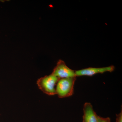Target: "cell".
Instances as JSON below:
<instances>
[{
    "label": "cell",
    "mask_w": 122,
    "mask_h": 122,
    "mask_svg": "<svg viewBox=\"0 0 122 122\" xmlns=\"http://www.w3.org/2000/svg\"><path fill=\"white\" fill-rule=\"evenodd\" d=\"M77 77L60 79L56 87V93L60 98L72 96L74 94V86Z\"/></svg>",
    "instance_id": "1"
},
{
    "label": "cell",
    "mask_w": 122,
    "mask_h": 122,
    "mask_svg": "<svg viewBox=\"0 0 122 122\" xmlns=\"http://www.w3.org/2000/svg\"><path fill=\"white\" fill-rule=\"evenodd\" d=\"M59 79L51 74L39 79L37 82L38 87L44 93L50 96L56 94V86Z\"/></svg>",
    "instance_id": "2"
},
{
    "label": "cell",
    "mask_w": 122,
    "mask_h": 122,
    "mask_svg": "<svg viewBox=\"0 0 122 122\" xmlns=\"http://www.w3.org/2000/svg\"><path fill=\"white\" fill-rule=\"evenodd\" d=\"M52 74L60 79L76 77L75 71L68 67L64 61L59 60L53 70Z\"/></svg>",
    "instance_id": "3"
},
{
    "label": "cell",
    "mask_w": 122,
    "mask_h": 122,
    "mask_svg": "<svg viewBox=\"0 0 122 122\" xmlns=\"http://www.w3.org/2000/svg\"><path fill=\"white\" fill-rule=\"evenodd\" d=\"M115 69L114 66L102 68L90 67L75 71L76 77L82 76H92L97 74H103L105 72H113Z\"/></svg>",
    "instance_id": "4"
},
{
    "label": "cell",
    "mask_w": 122,
    "mask_h": 122,
    "mask_svg": "<svg viewBox=\"0 0 122 122\" xmlns=\"http://www.w3.org/2000/svg\"><path fill=\"white\" fill-rule=\"evenodd\" d=\"M83 122H98V115L90 102H85L83 107Z\"/></svg>",
    "instance_id": "5"
},
{
    "label": "cell",
    "mask_w": 122,
    "mask_h": 122,
    "mask_svg": "<svg viewBox=\"0 0 122 122\" xmlns=\"http://www.w3.org/2000/svg\"><path fill=\"white\" fill-rule=\"evenodd\" d=\"M98 122H111V119L110 118H103L99 116H98Z\"/></svg>",
    "instance_id": "6"
},
{
    "label": "cell",
    "mask_w": 122,
    "mask_h": 122,
    "mask_svg": "<svg viewBox=\"0 0 122 122\" xmlns=\"http://www.w3.org/2000/svg\"><path fill=\"white\" fill-rule=\"evenodd\" d=\"M116 122H122V110L119 114H116Z\"/></svg>",
    "instance_id": "7"
}]
</instances>
